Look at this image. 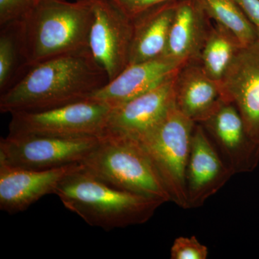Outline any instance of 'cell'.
I'll return each instance as SVG.
<instances>
[{"mask_svg":"<svg viewBox=\"0 0 259 259\" xmlns=\"http://www.w3.org/2000/svg\"><path fill=\"white\" fill-rule=\"evenodd\" d=\"M89 50L112 80L128 66L133 20L112 0H90Z\"/></svg>","mask_w":259,"mask_h":259,"instance_id":"cell-8","label":"cell"},{"mask_svg":"<svg viewBox=\"0 0 259 259\" xmlns=\"http://www.w3.org/2000/svg\"><path fill=\"white\" fill-rule=\"evenodd\" d=\"M100 138L8 134L0 140V163L33 170L81 164L96 147Z\"/></svg>","mask_w":259,"mask_h":259,"instance_id":"cell-6","label":"cell"},{"mask_svg":"<svg viewBox=\"0 0 259 259\" xmlns=\"http://www.w3.org/2000/svg\"><path fill=\"white\" fill-rule=\"evenodd\" d=\"M110 111L106 104L88 99L44 111L15 112L8 134L100 136Z\"/></svg>","mask_w":259,"mask_h":259,"instance_id":"cell-7","label":"cell"},{"mask_svg":"<svg viewBox=\"0 0 259 259\" xmlns=\"http://www.w3.org/2000/svg\"><path fill=\"white\" fill-rule=\"evenodd\" d=\"M199 124L234 175L250 173L258 167L259 144L250 137L233 103L221 98L212 113Z\"/></svg>","mask_w":259,"mask_h":259,"instance_id":"cell-9","label":"cell"},{"mask_svg":"<svg viewBox=\"0 0 259 259\" xmlns=\"http://www.w3.org/2000/svg\"><path fill=\"white\" fill-rule=\"evenodd\" d=\"M176 75L147 93L112 108L100 136L138 141L154 128L175 106Z\"/></svg>","mask_w":259,"mask_h":259,"instance_id":"cell-10","label":"cell"},{"mask_svg":"<svg viewBox=\"0 0 259 259\" xmlns=\"http://www.w3.org/2000/svg\"><path fill=\"white\" fill-rule=\"evenodd\" d=\"M209 250L195 236L177 238L170 251L171 259H207Z\"/></svg>","mask_w":259,"mask_h":259,"instance_id":"cell-21","label":"cell"},{"mask_svg":"<svg viewBox=\"0 0 259 259\" xmlns=\"http://www.w3.org/2000/svg\"><path fill=\"white\" fill-rule=\"evenodd\" d=\"M92 19L90 0H37L18 20L30 67L58 56L90 51Z\"/></svg>","mask_w":259,"mask_h":259,"instance_id":"cell-3","label":"cell"},{"mask_svg":"<svg viewBox=\"0 0 259 259\" xmlns=\"http://www.w3.org/2000/svg\"><path fill=\"white\" fill-rule=\"evenodd\" d=\"M109 81L90 51L58 56L32 66L1 94L0 111H44L88 100Z\"/></svg>","mask_w":259,"mask_h":259,"instance_id":"cell-1","label":"cell"},{"mask_svg":"<svg viewBox=\"0 0 259 259\" xmlns=\"http://www.w3.org/2000/svg\"><path fill=\"white\" fill-rule=\"evenodd\" d=\"M242 47L231 32L213 24L199 59L204 72L218 83Z\"/></svg>","mask_w":259,"mask_h":259,"instance_id":"cell-19","label":"cell"},{"mask_svg":"<svg viewBox=\"0 0 259 259\" xmlns=\"http://www.w3.org/2000/svg\"><path fill=\"white\" fill-rule=\"evenodd\" d=\"M54 194L66 209L88 225L106 231L147 223L164 204L159 199L116 188L81 164L63 179Z\"/></svg>","mask_w":259,"mask_h":259,"instance_id":"cell-2","label":"cell"},{"mask_svg":"<svg viewBox=\"0 0 259 259\" xmlns=\"http://www.w3.org/2000/svg\"><path fill=\"white\" fill-rule=\"evenodd\" d=\"M221 98L219 83L204 72L199 61L187 63L179 70L175 81V105L187 118L200 123Z\"/></svg>","mask_w":259,"mask_h":259,"instance_id":"cell-16","label":"cell"},{"mask_svg":"<svg viewBox=\"0 0 259 259\" xmlns=\"http://www.w3.org/2000/svg\"><path fill=\"white\" fill-rule=\"evenodd\" d=\"M234 173L223 159L205 130L196 123L186 169L188 209L198 208L221 190Z\"/></svg>","mask_w":259,"mask_h":259,"instance_id":"cell-11","label":"cell"},{"mask_svg":"<svg viewBox=\"0 0 259 259\" xmlns=\"http://www.w3.org/2000/svg\"><path fill=\"white\" fill-rule=\"evenodd\" d=\"M131 20L158 5L176 0H112Z\"/></svg>","mask_w":259,"mask_h":259,"instance_id":"cell-23","label":"cell"},{"mask_svg":"<svg viewBox=\"0 0 259 259\" xmlns=\"http://www.w3.org/2000/svg\"><path fill=\"white\" fill-rule=\"evenodd\" d=\"M212 25L198 0H178L165 56L181 64L199 61Z\"/></svg>","mask_w":259,"mask_h":259,"instance_id":"cell-15","label":"cell"},{"mask_svg":"<svg viewBox=\"0 0 259 259\" xmlns=\"http://www.w3.org/2000/svg\"><path fill=\"white\" fill-rule=\"evenodd\" d=\"M214 24L231 32L242 47L258 39L256 32L235 0H198Z\"/></svg>","mask_w":259,"mask_h":259,"instance_id":"cell-20","label":"cell"},{"mask_svg":"<svg viewBox=\"0 0 259 259\" xmlns=\"http://www.w3.org/2000/svg\"><path fill=\"white\" fill-rule=\"evenodd\" d=\"M183 65L167 56L130 64L90 99L114 108L174 77Z\"/></svg>","mask_w":259,"mask_h":259,"instance_id":"cell-14","label":"cell"},{"mask_svg":"<svg viewBox=\"0 0 259 259\" xmlns=\"http://www.w3.org/2000/svg\"><path fill=\"white\" fill-rule=\"evenodd\" d=\"M253 25L259 40V0H235Z\"/></svg>","mask_w":259,"mask_h":259,"instance_id":"cell-24","label":"cell"},{"mask_svg":"<svg viewBox=\"0 0 259 259\" xmlns=\"http://www.w3.org/2000/svg\"><path fill=\"white\" fill-rule=\"evenodd\" d=\"M79 165L33 170L0 163V209L9 214L26 210L44 196L55 193L63 179Z\"/></svg>","mask_w":259,"mask_h":259,"instance_id":"cell-13","label":"cell"},{"mask_svg":"<svg viewBox=\"0 0 259 259\" xmlns=\"http://www.w3.org/2000/svg\"><path fill=\"white\" fill-rule=\"evenodd\" d=\"M85 169L116 188L163 202L171 197L153 162L139 141L100 136L96 147L81 163Z\"/></svg>","mask_w":259,"mask_h":259,"instance_id":"cell-4","label":"cell"},{"mask_svg":"<svg viewBox=\"0 0 259 259\" xmlns=\"http://www.w3.org/2000/svg\"><path fill=\"white\" fill-rule=\"evenodd\" d=\"M177 2L158 5L133 19L134 29L128 65L166 56Z\"/></svg>","mask_w":259,"mask_h":259,"instance_id":"cell-17","label":"cell"},{"mask_svg":"<svg viewBox=\"0 0 259 259\" xmlns=\"http://www.w3.org/2000/svg\"><path fill=\"white\" fill-rule=\"evenodd\" d=\"M37 0H0V25L21 20Z\"/></svg>","mask_w":259,"mask_h":259,"instance_id":"cell-22","label":"cell"},{"mask_svg":"<svg viewBox=\"0 0 259 259\" xmlns=\"http://www.w3.org/2000/svg\"><path fill=\"white\" fill-rule=\"evenodd\" d=\"M220 88L223 100L236 106L250 137L259 144V40L240 49Z\"/></svg>","mask_w":259,"mask_h":259,"instance_id":"cell-12","label":"cell"},{"mask_svg":"<svg viewBox=\"0 0 259 259\" xmlns=\"http://www.w3.org/2000/svg\"><path fill=\"white\" fill-rule=\"evenodd\" d=\"M19 21L0 26V95L20 81L30 69Z\"/></svg>","mask_w":259,"mask_h":259,"instance_id":"cell-18","label":"cell"},{"mask_svg":"<svg viewBox=\"0 0 259 259\" xmlns=\"http://www.w3.org/2000/svg\"><path fill=\"white\" fill-rule=\"evenodd\" d=\"M196 123L172 107L154 128L139 142L153 162L171 202L188 209L186 192V169Z\"/></svg>","mask_w":259,"mask_h":259,"instance_id":"cell-5","label":"cell"}]
</instances>
